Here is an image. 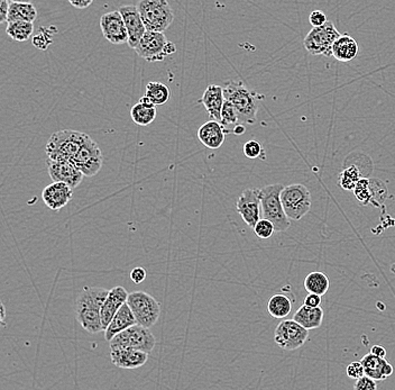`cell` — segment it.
<instances>
[{"label": "cell", "instance_id": "43", "mask_svg": "<svg viewBox=\"0 0 395 390\" xmlns=\"http://www.w3.org/2000/svg\"><path fill=\"white\" fill-rule=\"evenodd\" d=\"M321 296L317 293H309L308 296L305 297V305L310 307H319L321 304Z\"/></svg>", "mask_w": 395, "mask_h": 390}, {"label": "cell", "instance_id": "11", "mask_svg": "<svg viewBox=\"0 0 395 390\" xmlns=\"http://www.w3.org/2000/svg\"><path fill=\"white\" fill-rule=\"evenodd\" d=\"M308 337L309 330L303 328L294 319L281 321L274 333L275 343L285 351L299 349L307 342Z\"/></svg>", "mask_w": 395, "mask_h": 390}, {"label": "cell", "instance_id": "45", "mask_svg": "<svg viewBox=\"0 0 395 390\" xmlns=\"http://www.w3.org/2000/svg\"><path fill=\"white\" fill-rule=\"evenodd\" d=\"M68 3L78 10H84L90 6L91 3H94V0H68Z\"/></svg>", "mask_w": 395, "mask_h": 390}, {"label": "cell", "instance_id": "18", "mask_svg": "<svg viewBox=\"0 0 395 390\" xmlns=\"http://www.w3.org/2000/svg\"><path fill=\"white\" fill-rule=\"evenodd\" d=\"M110 359L112 363L122 369H137L143 367L149 360V353L140 350L131 349H112L110 350Z\"/></svg>", "mask_w": 395, "mask_h": 390}, {"label": "cell", "instance_id": "36", "mask_svg": "<svg viewBox=\"0 0 395 390\" xmlns=\"http://www.w3.org/2000/svg\"><path fill=\"white\" fill-rule=\"evenodd\" d=\"M253 230H254L256 236L261 240H266L273 235L274 232H275V226L270 219L263 217V219H259V222L256 223Z\"/></svg>", "mask_w": 395, "mask_h": 390}, {"label": "cell", "instance_id": "22", "mask_svg": "<svg viewBox=\"0 0 395 390\" xmlns=\"http://www.w3.org/2000/svg\"><path fill=\"white\" fill-rule=\"evenodd\" d=\"M199 103L205 106L210 119L220 123L221 110L225 103L224 88L218 84H210L203 93Z\"/></svg>", "mask_w": 395, "mask_h": 390}, {"label": "cell", "instance_id": "9", "mask_svg": "<svg viewBox=\"0 0 395 390\" xmlns=\"http://www.w3.org/2000/svg\"><path fill=\"white\" fill-rule=\"evenodd\" d=\"M128 306L136 317L137 324L150 328L157 323L161 315L159 302L145 291H133L128 295Z\"/></svg>", "mask_w": 395, "mask_h": 390}, {"label": "cell", "instance_id": "7", "mask_svg": "<svg viewBox=\"0 0 395 390\" xmlns=\"http://www.w3.org/2000/svg\"><path fill=\"white\" fill-rule=\"evenodd\" d=\"M284 212L290 219L300 221L311 209V194L305 184H293L285 186L281 193Z\"/></svg>", "mask_w": 395, "mask_h": 390}, {"label": "cell", "instance_id": "12", "mask_svg": "<svg viewBox=\"0 0 395 390\" xmlns=\"http://www.w3.org/2000/svg\"><path fill=\"white\" fill-rule=\"evenodd\" d=\"M72 162L81 170L86 177H94L103 168V152L99 145L89 136Z\"/></svg>", "mask_w": 395, "mask_h": 390}, {"label": "cell", "instance_id": "23", "mask_svg": "<svg viewBox=\"0 0 395 390\" xmlns=\"http://www.w3.org/2000/svg\"><path fill=\"white\" fill-rule=\"evenodd\" d=\"M226 134L227 133L225 131L224 126L214 119L205 123L198 130V138L200 142L212 150H217L225 143Z\"/></svg>", "mask_w": 395, "mask_h": 390}, {"label": "cell", "instance_id": "26", "mask_svg": "<svg viewBox=\"0 0 395 390\" xmlns=\"http://www.w3.org/2000/svg\"><path fill=\"white\" fill-rule=\"evenodd\" d=\"M156 106L144 95L140 101L131 107V116L133 122L137 125L147 126L152 124L156 119Z\"/></svg>", "mask_w": 395, "mask_h": 390}, {"label": "cell", "instance_id": "44", "mask_svg": "<svg viewBox=\"0 0 395 390\" xmlns=\"http://www.w3.org/2000/svg\"><path fill=\"white\" fill-rule=\"evenodd\" d=\"M10 0H0V23H7V16L10 10Z\"/></svg>", "mask_w": 395, "mask_h": 390}, {"label": "cell", "instance_id": "38", "mask_svg": "<svg viewBox=\"0 0 395 390\" xmlns=\"http://www.w3.org/2000/svg\"><path fill=\"white\" fill-rule=\"evenodd\" d=\"M244 154L249 159H259L263 158V147L257 141H249L247 143L244 144Z\"/></svg>", "mask_w": 395, "mask_h": 390}, {"label": "cell", "instance_id": "8", "mask_svg": "<svg viewBox=\"0 0 395 390\" xmlns=\"http://www.w3.org/2000/svg\"><path fill=\"white\" fill-rule=\"evenodd\" d=\"M110 343V350L131 348L150 354L155 347L156 340L149 328L135 324L112 337Z\"/></svg>", "mask_w": 395, "mask_h": 390}, {"label": "cell", "instance_id": "29", "mask_svg": "<svg viewBox=\"0 0 395 390\" xmlns=\"http://www.w3.org/2000/svg\"><path fill=\"white\" fill-rule=\"evenodd\" d=\"M292 303L293 300L283 293H277L268 300V314L274 319H285L292 310Z\"/></svg>", "mask_w": 395, "mask_h": 390}, {"label": "cell", "instance_id": "24", "mask_svg": "<svg viewBox=\"0 0 395 390\" xmlns=\"http://www.w3.org/2000/svg\"><path fill=\"white\" fill-rule=\"evenodd\" d=\"M135 324H137V321L134 313L131 310V307L128 306V304L125 303L119 308L118 312L116 313V315L110 321L108 328L105 330V339L110 342L115 335Z\"/></svg>", "mask_w": 395, "mask_h": 390}, {"label": "cell", "instance_id": "46", "mask_svg": "<svg viewBox=\"0 0 395 390\" xmlns=\"http://www.w3.org/2000/svg\"><path fill=\"white\" fill-rule=\"evenodd\" d=\"M370 352L375 354V356H381V358H385L386 356V350L382 345H374L370 350Z\"/></svg>", "mask_w": 395, "mask_h": 390}, {"label": "cell", "instance_id": "48", "mask_svg": "<svg viewBox=\"0 0 395 390\" xmlns=\"http://www.w3.org/2000/svg\"><path fill=\"white\" fill-rule=\"evenodd\" d=\"M33 0H10V3H31Z\"/></svg>", "mask_w": 395, "mask_h": 390}, {"label": "cell", "instance_id": "30", "mask_svg": "<svg viewBox=\"0 0 395 390\" xmlns=\"http://www.w3.org/2000/svg\"><path fill=\"white\" fill-rule=\"evenodd\" d=\"M329 279L324 272L314 271L309 273L305 279V291L324 296L329 291Z\"/></svg>", "mask_w": 395, "mask_h": 390}, {"label": "cell", "instance_id": "41", "mask_svg": "<svg viewBox=\"0 0 395 390\" xmlns=\"http://www.w3.org/2000/svg\"><path fill=\"white\" fill-rule=\"evenodd\" d=\"M346 371H347V376H348L349 378L356 379V380L365 375L364 367L361 365V361H359V363H349Z\"/></svg>", "mask_w": 395, "mask_h": 390}, {"label": "cell", "instance_id": "6", "mask_svg": "<svg viewBox=\"0 0 395 390\" xmlns=\"http://www.w3.org/2000/svg\"><path fill=\"white\" fill-rule=\"evenodd\" d=\"M134 50L149 62H159L175 54L177 47L173 42L168 41L163 32L146 31Z\"/></svg>", "mask_w": 395, "mask_h": 390}, {"label": "cell", "instance_id": "15", "mask_svg": "<svg viewBox=\"0 0 395 390\" xmlns=\"http://www.w3.org/2000/svg\"><path fill=\"white\" fill-rule=\"evenodd\" d=\"M47 166L52 182H64L73 189L81 184L84 175L75 163L47 159Z\"/></svg>", "mask_w": 395, "mask_h": 390}, {"label": "cell", "instance_id": "37", "mask_svg": "<svg viewBox=\"0 0 395 390\" xmlns=\"http://www.w3.org/2000/svg\"><path fill=\"white\" fill-rule=\"evenodd\" d=\"M53 38V32L49 31L47 28L41 27L38 34L33 38V45L38 47V50H47V47L52 44Z\"/></svg>", "mask_w": 395, "mask_h": 390}, {"label": "cell", "instance_id": "5", "mask_svg": "<svg viewBox=\"0 0 395 390\" xmlns=\"http://www.w3.org/2000/svg\"><path fill=\"white\" fill-rule=\"evenodd\" d=\"M137 7L147 31L164 33L175 21V12L168 0H140Z\"/></svg>", "mask_w": 395, "mask_h": 390}, {"label": "cell", "instance_id": "16", "mask_svg": "<svg viewBox=\"0 0 395 390\" xmlns=\"http://www.w3.org/2000/svg\"><path fill=\"white\" fill-rule=\"evenodd\" d=\"M118 10L122 14L125 25L127 28V44L131 49H135L140 43V38H143V35L147 31L146 27L144 25L138 7L133 6V5L131 6H123Z\"/></svg>", "mask_w": 395, "mask_h": 390}, {"label": "cell", "instance_id": "10", "mask_svg": "<svg viewBox=\"0 0 395 390\" xmlns=\"http://www.w3.org/2000/svg\"><path fill=\"white\" fill-rule=\"evenodd\" d=\"M340 36V33L336 26L328 21L322 26L312 28L305 36L303 44L305 50L312 56H331L333 43Z\"/></svg>", "mask_w": 395, "mask_h": 390}, {"label": "cell", "instance_id": "1", "mask_svg": "<svg viewBox=\"0 0 395 390\" xmlns=\"http://www.w3.org/2000/svg\"><path fill=\"white\" fill-rule=\"evenodd\" d=\"M110 291L100 287H84L75 300V316L79 324L88 333L96 334L103 330L101 321L103 307Z\"/></svg>", "mask_w": 395, "mask_h": 390}, {"label": "cell", "instance_id": "25", "mask_svg": "<svg viewBox=\"0 0 395 390\" xmlns=\"http://www.w3.org/2000/svg\"><path fill=\"white\" fill-rule=\"evenodd\" d=\"M333 56L337 61L340 62H349L352 60L356 59L358 52H359V47H358L357 42L351 35L344 34L340 35V38H337L335 43H333Z\"/></svg>", "mask_w": 395, "mask_h": 390}, {"label": "cell", "instance_id": "28", "mask_svg": "<svg viewBox=\"0 0 395 390\" xmlns=\"http://www.w3.org/2000/svg\"><path fill=\"white\" fill-rule=\"evenodd\" d=\"M38 17V10L31 3H10L7 23L23 21V22H34Z\"/></svg>", "mask_w": 395, "mask_h": 390}, {"label": "cell", "instance_id": "31", "mask_svg": "<svg viewBox=\"0 0 395 390\" xmlns=\"http://www.w3.org/2000/svg\"><path fill=\"white\" fill-rule=\"evenodd\" d=\"M33 32H34L33 23L23 22V21L7 23V35H8L12 40H14V41H27V40L31 38Z\"/></svg>", "mask_w": 395, "mask_h": 390}, {"label": "cell", "instance_id": "35", "mask_svg": "<svg viewBox=\"0 0 395 390\" xmlns=\"http://www.w3.org/2000/svg\"><path fill=\"white\" fill-rule=\"evenodd\" d=\"M355 197L357 198L358 202L363 206H366L372 202V194H370V179L361 178L357 184L355 186L354 191Z\"/></svg>", "mask_w": 395, "mask_h": 390}, {"label": "cell", "instance_id": "17", "mask_svg": "<svg viewBox=\"0 0 395 390\" xmlns=\"http://www.w3.org/2000/svg\"><path fill=\"white\" fill-rule=\"evenodd\" d=\"M73 197V188L64 182H52L44 188L42 198L49 208L54 212L66 207Z\"/></svg>", "mask_w": 395, "mask_h": 390}, {"label": "cell", "instance_id": "32", "mask_svg": "<svg viewBox=\"0 0 395 390\" xmlns=\"http://www.w3.org/2000/svg\"><path fill=\"white\" fill-rule=\"evenodd\" d=\"M145 96L155 106H161V105L168 103V100L171 97V91L168 89V86L163 82H151L146 84Z\"/></svg>", "mask_w": 395, "mask_h": 390}, {"label": "cell", "instance_id": "34", "mask_svg": "<svg viewBox=\"0 0 395 390\" xmlns=\"http://www.w3.org/2000/svg\"><path fill=\"white\" fill-rule=\"evenodd\" d=\"M370 194H372V202L374 206H381L386 198H387V189L382 180L379 179H370Z\"/></svg>", "mask_w": 395, "mask_h": 390}, {"label": "cell", "instance_id": "20", "mask_svg": "<svg viewBox=\"0 0 395 390\" xmlns=\"http://www.w3.org/2000/svg\"><path fill=\"white\" fill-rule=\"evenodd\" d=\"M128 295L129 293L126 291L122 286H117L110 289L107 296L103 307H101V321H103V330L108 328L116 313L118 312L119 308L127 303Z\"/></svg>", "mask_w": 395, "mask_h": 390}, {"label": "cell", "instance_id": "33", "mask_svg": "<svg viewBox=\"0 0 395 390\" xmlns=\"http://www.w3.org/2000/svg\"><path fill=\"white\" fill-rule=\"evenodd\" d=\"M240 123V116L236 108L229 100L225 99L224 106L221 110L220 124L224 126L226 133H233V127Z\"/></svg>", "mask_w": 395, "mask_h": 390}, {"label": "cell", "instance_id": "2", "mask_svg": "<svg viewBox=\"0 0 395 390\" xmlns=\"http://www.w3.org/2000/svg\"><path fill=\"white\" fill-rule=\"evenodd\" d=\"M225 99L229 100L236 108L242 124H254L259 112V101L264 96L249 90L243 82H227L224 87Z\"/></svg>", "mask_w": 395, "mask_h": 390}, {"label": "cell", "instance_id": "3", "mask_svg": "<svg viewBox=\"0 0 395 390\" xmlns=\"http://www.w3.org/2000/svg\"><path fill=\"white\" fill-rule=\"evenodd\" d=\"M88 138L87 134L73 130L55 132L45 145L47 159L72 162Z\"/></svg>", "mask_w": 395, "mask_h": 390}, {"label": "cell", "instance_id": "39", "mask_svg": "<svg viewBox=\"0 0 395 390\" xmlns=\"http://www.w3.org/2000/svg\"><path fill=\"white\" fill-rule=\"evenodd\" d=\"M354 388L356 390H375L377 388V380H374L373 378L364 375L357 379Z\"/></svg>", "mask_w": 395, "mask_h": 390}, {"label": "cell", "instance_id": "21", "mask_svg": "<svg viewBox=\"0 0 395 390\" xmlns=\"http://www.w3.org/2000/svg\"><path fill=\"white\" fill-rule=\"evenodd\" d=\"M361 363L364 367L365 375L373 378L374 380H386L390 376H392V365L385 358H381L370 352L361 358Z\"/></svg>", "mask_w": 395, "mask_h": 390}, {"label": "cell", "instance_id": "27", "mask_svg": "<svg viewBox=\"0 0 395 390\" xmlns=\"http://www.w3.org/2000/svg\"><path fill=\"white\" fill-rule=\"evenodd\" d=\"M293 319L301 324L307 330H316L319 328L324 321V310L319 307L303 306L300 307L293 316Z\"/></svg>", "mask_w": 395, "mask_h": 390}, {"label": "cell", "instance_id": "40", "mask_svg": "<svg viewBox=\"0 0 395 390\" xmlns=\"http://www.w3.org/2000/svg\"><path fill=\"white\" fill-rule=\"evenodd\" d=\"M328 22L327 16L322 12V10H314L310 16H309V23L311 24L314 27H319Z\"/></svg>", "mask_w": 395, "mask_h": 390}, {"label": "cell", "instance_id": "14", "mask_svg": "<svg viewBox=\"0 0 395 390\" xmlns=\"http://www.w3.org/2000/svg\"><path fill=\"white\" fill-rule=\"evenodd\" d=\"M99 23L101 32L107 41L116 45L128 43L127 28L119 10L103 14L100 17Z\"/></svg>", "mask_w": 395, "mask_h": 390}, {"label": "cell", "instance_id": "4", "mask_svg": "<svg viewBox=\"0 0 395 390\" xmlns=\"http://www.w3.org/2000/svg\"><path fill=\"white\" fill-rule=\"evenodd\" d=\"M284 186L281 184H268L259 189L261 191L262 214L275 226V232H285L290 228V219L284 212L281 200V193Z\"/></svg>", "mask_w": 395, "mask_h": 390}, {"label": "cell", "instance_id": "19", "mask_svg": "<svg viewBox=\"0 0 395 390\" xmlns=\"http://www.w3.org/2000/svg\"><path fill=\"white\" fill-rule=\"evenodd\" d=\"M344 164L346 167L340 173V186L345 191H354L355 186L361 178H368L370 175L365 169L358 166L357 152L349 154Z\"/></svg>", "mask_w": 395, "mask_h": 390}, {"label": "cell", "instance_id": "13", "mask_svg": "<svg viewBox=\"0 0 395 390\" xmlns=\"http://www.w3.org/2000/svg\"><path fill=\"white\" fill-rule=\"evenodd\" d=\"M236 209L244 222L254 228L261 219V191L259 189H246L237 200Z\"/></svg>", "mask_w": 395, "mask_h": 390}, {"label": "cell", "instance_id": "42", "mask_svg": "<svg viewBox=\"0 0 395 390\" xmlns=\"http://www.w3.org/2000/svg\"><path fill=\"white\" fill-rule=\"evenodd\" d=\"M146 270H145V269L142 268V267H137V268L131 270V279L135 284H140L146 279Z\"/></svg>", "mask_w": 395, "mask_h": 390}, {"label": "cell", "instance_id": "49", "mask_svg": "<svg viewBox=\"0 0 395 390\" xmlns=\"http://www.w3.org/2000/svg\"><path fill=\"white\" fill-rule=\"evenodd\" d=\"M1 312H3V314H1V319H3H3H5V307H1Z\"/></svg>", "mask_w": 395, "mask_h": 390}, {"label": "cell", "instance_id": "47", "mask_svg": "<svg viewBox=\"0 0 395 390\" xmlns=\"http://www.w3.org/2000/svg\"><path fill=\"white\" fill-rule=\"evenodd\" d=\"M246 132V127L244 126V124L240 123V124H237L235 127H233V134L236 135H243L244 133Z\"/></svg>", "mask_w": 395, "mask_h": 390}]
</instances>
